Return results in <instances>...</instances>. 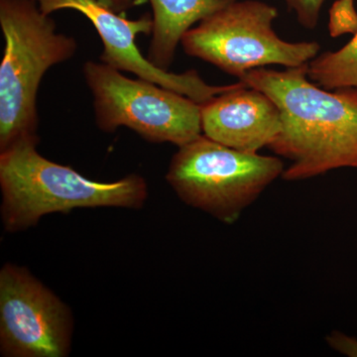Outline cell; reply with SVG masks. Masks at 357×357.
<instances>
[{"mask_svg":"<svg viewBox=\"0 0 357 357\" xmlns=\"http://www.w3.org/2000/svg\"><path fill=\"white\" fill-rule=\"evenodd\" d=\"M307 64L258 68L239 79L280 109L282 129L268 148L291 162L282 175L289 182L337 169L357 170V89L321 88L307 77Z\"/></svg>","mask_w":357,"mask_h":357,"instance_id":"1","label":"cell"},{"mask_svg":"<svg viewBox=\"0 0 357 357\" xmlns=\"http://www.w3.org/2000/svg\"><path fill=\"white\" fill-rule=\"evenodd\" d=\"M37 145L22 141L0 152L1 218L6 231L29 229L49 213L82 208L139 210L146 203L148 185L141 176L96 182L45 158Z\"/></svg>","mask_w":357,"mask_h":357,"instance_id":"2","label":"cell"},{"mask_svg":"<svg viewBox=\"0 0 357 357\" xmlns=\"http://www.w3.org/2000/svg\"><path fill=\"white\" fill-rule=\"evenodd\" d=\"M6 40L0 65V152L22 141L39 143L37 93L47 70L74 57L76 40L58 33L34 0H0Z\"/></svg>","mask_w":357,"mask_h":357,"instance_id":"3","label":"cell"},{"mask_svg":"<svg viewBox=\"0 0 357 357\" xmlns=\"http://www.w3.org/2000/svg\"><path fill=\"white\" fill-rule=\"evenodd\" d=\"M284 170L278 157L239 151L201 135L178 147L166 180L185 204L232 225Z\"/></svg>","mask_w":357,"mask_h":357,"instance_id":"4","label":"cell"},{"mask_svg":"<svg viewBox=\"0 0 357 357\" xmlns=\"http://www.w3.org/2000/svg\"><path fill=\"white\" fill-rule=\"evenodd\" d=\"M276 7L259 0H234L183 36L187 55L237 79L250 70L279 65L300 67L319 55L316 41L289 42L273 29Z\"/></svg>","mask_w":357,"mask_h":357,"instance_id":"5","label":"cell"},{"mask_svg":"<svg viewBox=\"0 0 357 357\" xmlns=\"http://www.w3.org/2000/svg\"><path fill=\"white\" fill-rule=\"evenodd\" d=\"M83 73L100 130L126 126L150 142L178 147L202 135L201 105L188 96L140 77L129 79L102 62H86Z\"/></svg>","mask_w":357,"mask_h":357,"instance_id":"6","label":"cell"},{"mask_svg":"<svg viewBox=\"0 0 357 357\" xmlns=\"http://www.w3.org/2000/svg\"><path fill=\"white\" fill-rule=\"evenodd\" d=\"M70 307L26 268L0 270V352L6 357H66L72 347Z\"/></svg>","mask_w":357,"mask_h":357,"instance_id":"7","label":"cell"},{"mask_svg":"<svg viewBox=\"0 0 357 357\" xmlns=\"http://www.w3.org/2000/svg\"><path fill=\"white\" fill-rule=\"evenodd\" d=\"M45 14L72 9L86 16L96 28L103 44L100 61L123 72L132 73L146 79L181 93L203 105L215 96L236 89L239 81L227 86H211L195 70L176 74L160 69L141 54L135 43L137 35L152 34L153 18L144 15L129 20L105 6L100 0H34Z\"/></svg>","mask_w":357,"mask_h":357,"instance_id":"8","label":"cell"},{"mask_svg":"<svg viewBox=\"0 0 357 357\" xmlns=\"http://www.w3.org/2000/svg\"><path fill=\"white\" fill-rule=\"evenodd\" d=\"M201 119L206 137L248 153L269 147L282 129L278 105L241 81L236 89L201 105Z\"/></svg>","mask_w":357,"mask_h":357,"instance_id":"9","label":"cell"},{"mask_svg":"<svg viewBox=\"0 0 357 357\" xmlns=\"http://www.w3.org/2000/svg\"><path fill=\"white\" fill-rule=\"evenodd\" d=\"M149 1L153 9V30L147 58L160 69L168 70L185 33L234 0Z\"/></svg>","mask_w":357,"mask_h":357,"instance_id":"10","label":"cell"},{"mask_svg":"<svg viewBox=\"0 0 357 357\" xmlns=\"http://www.w3.org/2000/svg\"><path fill=\"white\" fill-rule=\"evenodd\" d=\"M307 77L330 91L357 89V31L342 48L324 52L312 59L307 64Z\"/></svg>","mask_w":357,"mask_h":357,"instance_id":"11","label":"cell"},{"mask_svg":"<svg viewBox=\"0 0 357 357\" xmlns=\"http://www.w3.org/2000/svg\"><path fill=\"white\" fill-rule=\"evenodd\" d=\"M289 10L296 14L298 22L307 29L318 26L319 15L326 0H283Z\"/></svg>","mask_w":357,"mask_h":357,"instance_id":"12","label":"cell"},{"mask_svg":"<svg viewBox=\"0 0 357 357\" xmlns=\"http://www.w3.org/2000/svg\"><path fill=\"white\" fill-rule=\"evenodd\" d=\"M326 342L332 349L344 356L357 357V340L344 333L333 332L326 337Z\"/></svg>","mask_w":357,"mask_h":357,"instance_id":"13","label":"cell"},{"mask_svg":"<svg viewBox=\"0 0 357 357\" xmlns=\"http://www.w3.org/2000/svg\"><path fill=\"white\" fill-rule=\"evenodd\" d=\"M100 1L119 13L130 8V7L133 6L134 3V0H100Z\"/></svg>","mask_w":357,"mask_h":357,"instance_id":"14","label":"cell"}]
</instances>
